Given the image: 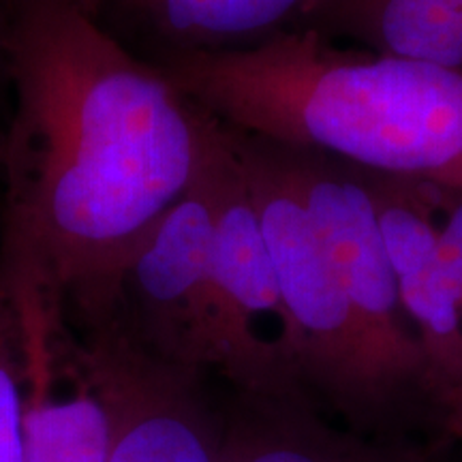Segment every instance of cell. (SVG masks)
Here are the masks:
<instances>
[{"label": "cell", "mask_w": 462, "mask_h": 462, "mask_svg": "<svg viewBox=\"0 0 462 462\" xmlns=\"http://www.w3.org/2000/svg\"><path fill=\"white\" fill-rule=\"evenodd\" d=\"M165 78L246 135L366 171L462 189V71L343 50L313 28L229 50H173Z\"/></svg>", "instance_id": "cell-2"}, {"label": "cell", "mask_w": 462, "mask_h": 462, "mask_svg": "<svg viewBox=\"0 0 462 462\" xmlns=\"http://www.w3.org/2000/svg\"><path fill=\"white\" fill-rule=\"evenodd\" d=\"M435 404L448 435L462 441V371L441 394H437Z\"/></svg>", "instance_id": "cell-13"}, {"label": "cell", "mask_w": 462, "mask_h": 462, "mask_svg": "<svg viewBox=\"0 0 462 462\" xmlns=\"http://www.w3.org/2000/svg\"><path fill=\"white\" fill-rule=\"evenodd\" d=\"M206 176L212 210V273L234 345V388L240 396L309 401L300 374L296 332L262 223L227 133L215 118Z\"/></svg>", "instance_id": "cell-5"}, {"label": "cell", "mask_w": 462, "mask_h": 462, "mask_svg": "<svg viewBox=\"0 0 462 462\" xmlns=\"http://www.w3.org/2000/svg\"><path fill=\"white\" fill-rule=\"evenodd\" d=\"M304 28L462 71V0H309Z\"/></svg>", "instance_id": "cell-10"}, {"label": "cell", "mask_w": 462, "mask_h": 462, "mask_svg": "<svg viewBox=\"0 0 462 462\" xmlns=\"http://www.w3.org/2000/svg\"><path fill=\"white\" fill-rule=\"evenodd\" d=\"M79 3H82V5H84V7H88V5H86V0H79Z\"/></svg>", "instance_id": "cell-15"}, {"label": "cell", "mask_w": 462, "mask_h": 462, "mask_svg": "<svg viewBox=\"0 0 462 462\" xmlns=\"http://www.w3.org/2000/svg\"><path fill=\"white\" fill-rule=\"evenodd\" d=\"M221 462H430L420 449L330 429L309 401L240 396L223 421Z\"/></svg>", "instance_id": "cell-9"}, {"label": "cell", "mask_w": 462, "mask_h": 462, "mask_svg": "<svg viewBox=\"0 0 462 462\" xmlns=\"http://www.w3.org/2000/svg\"><path fill=\"white\" fill-rule=\"evenodd\" d=\"M0 50L15 92L0 291L106 319L131 251L198 176L212 118L79 0H9Z\"/></svg>", "instance_id": "cell-1"}, {"label": "cell", "mask_w": 462, "mask_h": 462, "mask_svg": "<svg viewBox=\"0 0 462 462\" xmlns=\"http://www.w3.org/2000/svg\"><path fill=\"white\" fill-rule=\"evenodd\" d=\"M7 317H9V302H7V298L0 293V326L7 321Z\"/></svg>", "instance_id": "cell-14"}, {"label": "cell", "mask_w": 462, "mask_h": 462, "mask_svg": "<svg viewBox=\"0 0 462 462\" xmlns=\"http://www.w3.org/2000/svg\"><path fill=\"white\" fill-rule=\"evenodd\" d=\"M118 315L161 360L201 377L217 373L234 385V345L212 273L206 157L187 193L150 225L126 259Z\"/></svg>", "instance_id": "cell-4"}, {"label": "cell", "mask_w": 462, "mask_h": 462, "mask_svg": "<svg viewBox=\"0 0 462 462\" xmlns=\"http://www.w3.org/2000/svg\"><path fill=\"white\" fill-rule=\"evenodd\" d=\"M274 146L379 362L404 396L413 390L426 392L429 364L398 298L362 170L310 150Z\"/></svg>", "instance_id": "cell-6"}, {"label": "cell", "mask_w": 462, "mask_h": 462, "mask_svg": "<svg viewBox=\"0 0 462 462\" xmlns=\"http://www.w3.org/2000/svg\"><path fill=\"white\" fill-rule=\"evenodd\" d=\"M101 3L142 17L176 50H229L282 31L309 0H86L92 14Z\"/></svg>", "instance_id": "cell-11"}, {"label": "cell", "mask_w": 462, "mask_h": 462, "mask_svg": "<svg viewBox=\"0 0 462 462\" xmlns=\"http://www.w3.org/2000/svg\"><path fill=\"white\" fill-rule=\"evenodd\" d=\"M84 326V338L67 345L107 404L109 462H221L223 421L201 374L154 356L118 313Z\"/></svg>", "instance_id": "cell-7"}, {"label": "cell", "mask_w": 462, "mask_h": 462, "mask_svg": "<svg viewBox=\"0 0 462 462\" xmlns=\"http://www.w3.org/2000/svg\"><path fill=\"white\" fill-rule=\"evenodd\" d=\"M24 394L26 462H109L112 420L69 351L62 321L42 304L14 309Z\"/></svg>", "instance_id": "cell-8"}, {"label": "cell", "mask_w": 462, "mask_h": 462, "mask_svg": "<svg viewBox=\"0 0 462 462\" xmlns=\"http://www.w3.org/2000/svg\"><path fill=\"white\" fill-rule=\"evenodd\" d=\"M24 368L14 313L0 326V462H26L24 443Z\"/></svg>", "instance_id": "cell-12"}, {"label": "cell", "mask_w": 462, "mask_h": 462, "mask_svg": "<svg viewBox=\"0 0 462 462\" xmlns=\"http://www.w3.org/2000/svg\"><path fill=\"white\" fill-rule=\"evenodd\" d=\"M223 129L257 210L291 317L306 392H317L356 429H374L407 396L356 319L279 148L225 125Z\"/></svg>", "instance_id": "cell-3"}]
</instances>
